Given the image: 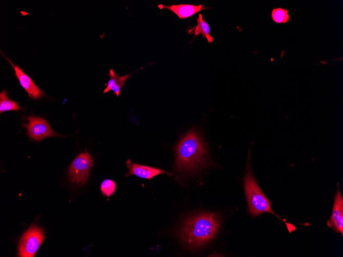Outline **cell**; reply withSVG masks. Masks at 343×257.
Here are the masks:
<instances>
[{
  "mask_svg": "<svg viewBox=\"0 0 343 257\" xmlns=\"http://www.w3.org/2000/svg\"><path fill=\"white\" fill-rule=\"evenodd\" d=\"M220 227V221L216 214L199 213L185 220L178 236L188 248H198L213 240Z\"/></svg>",
  "mask_w": 343,
  "mask_h": 257,
  "instance_id": "cell-1",
  "label": "cell"
},
{
  "mask_svg": "<svg viewBox=\"0 0 343 257\" xmlns=\"http://www.w3.org/2000/svg\"><path fill=\"white\" fill-rule=\"evenodd\" d=\"M206 146L195 128L181 139L176 147L175 169L191 173L206 166Z\"/></svg>",
  "mask_w": 343,
  "mask_h": 257,
  "instance_id": "cell-2",
  "label": "cell"
},
{
  "mask_svg": "<svg viewBox=\"0 0 343 257\" xmlns=\"http://www.w3.org/2000/svg\"><path fill=\"white\" fill-rule=\"evenodd\" d=\"M243 179L245 193L249 213L254 216L269 212L277 216L271 208V203L262 191L255 180L251 167L250 159Z\"/></svg>",
  "mask_w": 343,
  "mask_h": 257,
  "instance_id": "cell-3",
  "label": "cell"
},
{
  "mask_svg": "<svg viewBox=\"0 0 343 257\" xmlns=\"http://www.w3.org/2000/svg\"><path fill=\"white\" fill-rule=\"evenodd\" d=\"M44 240L43 231L35 225L31 226L20 240L18 247V256L33 257Z\"/></svg>",
  "mask_w": 343,
  "mask_h": 257,
  "instance_id": "cell-4",
  "label": "cell"
},
{
  "mask_svg": "<svg viewBox=\"0 0 343 257\" xmlns=\"http://www.w3.org/2000/svg\"><path fill=\"white\" fill-rule=\"evenodd\" d=\"M93 159L87 152L78 155L69 168L68 175L70 182L82 185L86 183L93 165Z\"/></svg>",
  "mask_w": 343,
  "mask_h": 257,
  "instance_id": "cell-5",
  "label": "cell"
},
{
  "mask_svg": "<svg viewBox=\"0 0 343 257\" xmlns=\"http://www.w3.org/2000/svg\"><path fill=\"white\" fill-rule=\"evenodd\" d=\"M27 119L28 123L23 126L27 128V134L32 140L40 142L46 137L60 135L53 130L48 122L43 118L29 116Z\"/></svg>",
  "mask_w": 343,
  "mask_h": 257,
  "instance_id": "cell-6",
  "label": "cell"
},
{
  "mask_svg": "<svg viewBox=\"0 0 343 257\" xmlns=\"http://www.w3.org/2000/svg\"><path fill=\"white\" fill-rule=\"evenodd\" d=\"M3 54L12 66L16 77L18 78L21 85L28 94L29 96L33 99L42 97L44 93L34 84L31 78L26 74L18 65H14L3 53Z\"/></svg>",
  "mask_w": 343,
  "mask_h": 257,
  "instance_id": "cell-7",
  "label": "cell"
},
{
  "mask_svg": "<svg viewBox=\"0 0 343 257\" xmlns=\"http://www.w3.org/2000/svg\"><path fill=\"white\" fill-rule=\"evenodd\" d=\"M327 225L337 232L343 234V199L339 185L335 195L331 215L327 222Z\"/></svg>",
  "mask_w": 343,
  "mask_h": 257,
  "instance_id": "cell-8",
  "label": "cell"
},
{
  "mask_svg": "<svg viewBox=\"0 0 343 257\" xmlns=\"http://www.w3.org/2000/svg\"><path fill=\"white\" fill-rule=\"evenodd\" d=\"M126 163L129 169L126 176L135 175L141 178L151 180L154 176L162 173L172 175V173L160 169L132 163L129 160Z\"/></svg>",
  "mask_w": 343,
  "mask_h": 257,
  "instance_id": "cell-9",
  "label": "cell"
},
{
  "mask_svg": "<svg viewBox=\"0 0 343 257\" xmlns=\"http://www.w3.org/2000/svg\"><path fill=\"white\" fill-rule=\"evenodd\" d=\"M158 7L167 9L175 13L180 18L189 17L202 10L206 9L203 5L198 6L189 4L173 5L170 6L158 5Z\"/></svg>",
  "mask_w": 343,
  "mask_h": 257,
  "instance_id": "cell-10",
  "label": "cell"
},
{
  "mask_svg": "<svg viewBox=\"0 0 343 257\" xmlns=\"http://www.w3.org/2000/svg\"><path fill=\"white\" fill-rule=\"evenodd\" d=\"M132 74H127L123 76H120L119 74H116L113 69L109 70L108 75L110 76V79L108 81L106 85V87L104 89L103 93H107L109 90H112L114 94L118 96L120 93L121 89L123 87L126 80Z\"/></svg>",
  "mask_w": 343,
  "mask_h": 257,
  "instance_id": "cell-11",
  "label": "cell"
},
{
  "mask_svg": "<svg viewBox=\"0 0 343 257\" xmlns=\"http://www.w3.org/2000/svg\"><path fill=\"white\" fill-rule=\"evenodd\" d=\"M193 31L192 32L194 34V36L198 35L200 34L202 35V37H205L207 39L208 43H211L214 41V38L210 35V27L207 23L203 19L202 15L201 14H199V16L197 18V24L191 30Z\"/></svg>",
  "mask_w": 343,
  "mask_h": 257,
  "instance_id": "cell-12",
  "label": "cell"
},
{
  "mask_svg": "<svg viewBox=\"0 0 343 257\" xmlns=\"http://www.w3.org/2000/svg\"><path fill=\"white\" fill-rule=\"evenodd\" d=\"M21 107L18 103L10 100L7 95L6 90H4L0 93V113L6 111H19Z\"/></svg>",
  "mask_w": 343,
  "mask_h": 257,
  "instance_id": "cell-13",
  "label": "cell"
},
{
  "mask_svg": "<svg viewBox=\"0 0 343 257\" xmlns=\"http://www.w3.org/2000/svg\"><path fill=\"white\" fill-rule=\"evenodd\" d=\"M271 18L276 24H286L291 18L289 14V10L283 8H274L271 14Z\"/></svg>",
  "mask_w": 343,
  "mask_h": 257,
  "instance_id": "cell-14",
  "label": "cell"
},
{
  "mask_svg": "<svg viewBox=\"0 0 343 257\" xmlns=\"http://www.w3.org/2000/svg\"><path fill=\"white\" fill-rule=\"evenodd\" d=\"M116 185L114 181L106 179L101 185V190L102 193L106 196H111L115 191Z\"/></svg>",
  "mask_w": 343,
  "mask_h": 257,
  "instance_id": "cell-15",
  "label": "cell"
}]
</instances>
